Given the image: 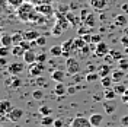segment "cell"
Here are the masks:
<instances>
[{
    "instance_id": "cell-1",
    "label": "cell",
    "mask_w": 128,
    "mask_h": 127,
    "mask_svg": "<svg viewBox=\"0 0 128 127\" xmlns=\"http://www.w3.org/2000/svg\"><path fill=\"white\" fill-rule=\"evenodd\" d=\"M35 10H36V8H35L34 3L25 2L20 8L16 9V16H18V19H19L20 22H31L32 15L35 13Z\"/></svg>"
},
{
    "instance_id": "cell-2",
    "label": "cell",
    "mask_w": 128,
    "mask_h": 127,
    "mask_svg": "<svg viewBox=\"0 0 128 127\" xmlns=\"http://www.w3.org/2000/svg\"><path fill=\"white\" fill-rule=\"evenodd\" d=\"M66 66H67L68 75H76V73L80 72V63H79V60L74 58V57H68L67 61H66Z\"/></svg>"
},
{
    "instance_id": "cell-3",
    "label": "cell",
    "mask_w": 128,
    "mask_h": 127,
    "mask_svg": "<svg viewBox=\"0 0 128 127\" xmlns=\"http://www.w3.org/2000/svg\"><path fill=\"white\" fill-rule=\"evenodd\" d=\"M35 8H36V10H38L40 13L48 16V18L52 16V15H56V10L52 8V3H41V5H36Z\"/></svg>"
},
{
    "instance_id": "cell-4",
    "label": "cell",
    "mask_w": 128,
    "mask_h": 127,
    "mask_svg": "<svg viewBox=\"0 0 128 127\" xmlns=\"http://www.w3.org/2000/svg\"><path fill=\"white\" fill-rule=\"evenodd\" d=\"M45 70V63H40V61H35V63L31 64L29 67V75L34 76V78H38L42 75V72Z\"/></svg>"
},
{
    "instance_id": "cell-5",
    "label": "cell",
    "mask_w": 128,
    "mask_h": 127,
    "mask_svg": "<svg viewBox=\"0 0 128 127\" xmlns=\"http://www.w3.org/2000/svg\"><path fill=\"white\" fill-rule=\"evenodd\" d=\"M24 114H25V111L22 110V108H13L6 117H8L12 123H19V121L22 120V117H24Z\"/></svg>"
},
{
    "instance_id": "cell-6",
    "label": "cell",
    "mask_w": 128,
    "mask_h": 127,
    "mask_svg": "<svg viewBox=\"0 0 128 127\" xmlns=\"http://www.w3.org/2000/svg\"><path fill=\"white\" fill-rule=\"evenodd\" d=\"M72 127H93L90 120L84 118V117H76L72 121Z\"/></svg>"
},
{
    "instance_id": "cell-7",
    "label": "cell",
    "mask_w": 128,
    "mask_h": 127,
    "mask_svg": "<svg viewBox=\"0 0 128 127\" xmlns=\"http://www.w3.org/2000/svg\"><path fill=\"white\" fill-rule=\"evenodd\" d=\"M95 54L98 57H105L106 54H109V47L105 44L104 41L102 42H99V44H96V48H95Z\"/></svg>"
},
{
    "instance_id": "cell-8",
    "label": "cell",
    "mask_w": 128,
    "mask_h": 127,
    "mask_svg": "<svg viewBox=\"0 0 128 127\" xmlns=\"http://www.w3.org/2000/svg\"><path fill=\"white\" fill-rule=\"evenodd\" d=\"M24 69H25L24 63H12L8 67L9 73H10L12 76H18L19 73H22V72H24Z\"/></svg>"
},
{
    "instance_id": "cell-9",
    "label": "cell",
    "mask_w": 128,
    "mask_h": 127,
    "mask_svg": "<svg viewBox=\"0 0 128 127\" xmlns=\"http://www.w3.org/2000/svg\"><path fill=\"white\" fill-rule=\"evenodd\" d=\"M36 56L38 54H35V51L34 50H26L25 51V54H24V61L26 64H32V63H35L36 61Z\"/></svg>"
},
{
    "instance_id": "cell-10",
    "label": "cell",
    "mask_w": 128,
    "mask_h": 127,
    "mask_svg": "<svg viewBox=\"0 0 128 127\" xmlns=\"http://www.w3.org/2000/svg\"><path fill=\"white\" fill-rule=\"evenodd\" d=\"M38 37H40V32L36 29H28V31L24 32V38L28 41H35Z\"/></svg>"
},
{
    "instance_id": "cell-11",
    "label": "cell",
    "mask_w": 128,
    "mask_h": 127,
    "mask_svg": "<svg viewBox=\"0 0 128 127\" xmlns=\"http://www.w3.org/2000/svg\"><path fill=\"white\" fill-rule=\"evenodd\" d=\"M98 73H99V76H100V78L109 76V75L112 73L111 66H109V64H100V66L98 67Z\"/></svg>"
},
{
    "instance_id": "cell-12",
    "label": "cell",
    "mask_w": 128,
    "mask_h": 127,
    "mask_svg": "<svg viewBox=\"0 0 128 127\" xmlns=\"http://www.w3.org/2000/svg\"><path fill=\"white\" fill-rule=\"evenodd\" d=\"M12 110H13V107H12V104L9 102V101H2L0 102V112L3 115H8Z\"/></svg>"
},
{
    "instance_id": "cell-13",
    "label": "cell",
    "mask_w": 128,
    "mask_h": 127,
    "mask_svg": "<svg viewBox=\"0 0 128 127\" xmlns=\"http://www.w3.org/2000/svg\"><path fill=\"white\" fill-rule=\"evenodd\" d=\"M89 120H90V123H92L93 127H99L102 124V121H104V115L102 114H92Z\"/></svg>"
},
{
    "instance_id": "cell-14",
    "label": "cell",
    "mask_w": 128,
    "mask_h": 127,
    "mask_svg": "<svg viewBox=\"0 0 128 127\" xmlns=\"http://www.w3.org/2000/svg\"><path fill=\"white\" fill-rule=\"evenodd\" d=\"M104 108H105V112L106 114H112V112L116 110V104L114 102L112 99H106L104 104Z\"/></svg>"
},
{
    "instance_id": "cell-15",
    "label": "cell",
    "mask_w": 128,
    "mask_h": 127,
    "mask_svg": "<svg viewBox=\"0 0 128 127\" xmlns=\"http://www.w3.org/2000/svg\"><path fill=\"white\" fill-rule=\"evenodd\" d=\"M106 0H90V6L96 10H104L106 8Z\"/></svg>"
},
{
    "instance_id": "cell-16",
    "label": "cell",
    "mask_w": 128,
    "mask_h": 127,
    "mask_svg": "<svg viewBox=\"0 0 128 127\" xmlns=\"http://www.w3.org/2000/svg\"><path fill=\"white\" fill-rule=\"evenodd\" d=\"M51 79L56 80V82H63L64 79H66V73H64L63 70H54L52 73H51Z\"/></svg>"
},
{
    "instance_id": "cell-17",
    "label": "cell",
    "mask_w": 128,
    "mask_h": 127,
    "mask_svg": "<svg viewBox=\"0 0 128 127\" xmlns=\"http://www.w3.org/2000/svg\"><path fill=\"white\" fill-rule=\"evenodd\" d=\"M12 40H13V45H20V42L25 40L24 38V32H13L12 34Z\"/></svg>"
},
{
    "instance_id": "cell-18",
    "label": "cell",
    "mask_w": 128,
    "mask_h": 127,
    "mask_svg": "<svg viewBox=\"0 0 128 127\" xmlns=\"http://www.w3.org/2000/svg\"><path fill=\"white\" fill-rule=\"evenodd\" d=\"M0 42H2V45H6V47H12V45H13V40H12V35H10V34H3V35H2V40H0Z\"/></svg>"
},
{
    "instance_id": "cell-19",
    "label": "cell",
    "mask_w": 128,
    "mask_h": 127,
    "mask_svg": "<svg viewBox=\"0 0 128 127\" xmlns=\"http://www.w3.org/2000/svg\"><path fill=\"white\" fill-rule=\"evenodd\" d=\"M54 92H56L58 96H64V94L67 92V88L63 85V82H57L56 88H54Z\"/></svg>"
},
{
    "instance_id": "cell-20",
    "label": "cell",
    "mask_w": 128,
    "mask_h": 127,
    "mask_svg": "<svg viewBox=\"0 0 128 127\" xmlns=\"http://www.w3.org/2000/svg\"><path fill=\"white\" fill-rule=\"evenodd\" d=\"M88 42L83 40V37H79V38H74V50H82L83 47H86Z\"/></svg>"
},
{
    "instance_id": "cell-21",
    "label": "cell",
    "mask_w": 128,
    "mask_h": 127,
    "mask_svg": "<svg viewBox=\"0 0 128 127\" xmlns=\"http://www.w3.org/2000/svg\"><path fill=\"white\" fill-rule=\"evenodd\" d=\"M12 54L15 57H24L25 50L22 48V45H13L12 47Z\"/></svg>"
},
{
    "instance_id": "cell-22",
    "label": "cell",
    "mask_w": 128,
    "mask_h": 127,
    "mask_svg": "<svg viewBox=\"0 0 128 127\" xmlns=\"http://www.w3.org/2000/svg\"><path fill=\"white\" fill-rule=\"evenodd\" d=\"M124 73H125L124 70L118 69V70H114V72H112L111 76H112V79L115 80V82H121V80H122V78H124Z\"/></svg>"
},
{
    "instance_id": "cell-23",
    "label": "cell",
    "mask_w": 128,
    "mask_h": 127,
    "mask_svg": "<svg viewBox=\"0 0 128 127\" xmlns=\"http://www.w3.org/2000/svg\"><path fill=\"white\" fill-rule=\"evenodd\" d=\"M112 82H114L112 76H105V78H100V83H102V86H104L105 89L112 88Z\"/></svg>"
},
{
    "instance_id": "cell-24",
    "label": "cell",
    "mask_w": 128,
    "mask_h": 127,
    "mask_svg": "<svg viewBox=\"0 0 128 127\" xmlns=\"http://www.w3.org/2000/svg\"><path fill=\"white\" fill-rule=\"evenodd\" d=\"M50 53L54 57L57 56H63V45H54V47L50 48Z\"/></svg>"
},
{
    "instance_id": "cell-25",
    "label": "cell",
    "mask_w": 128,
    "mask_h": 127,
    "mask_svg": "<svg viewBox=\"0 0 128 127\" xmlns=\"http://www.w3.org/2000/svg\"><path fill=\"white\" fill-rule=\"evenodd\" d=\"M114 91L118 94V95H125V92H127V86L125 85H122V83H116L115 86H114Z\"/></svg>"
},
{
    "instance_id": "cell-26",
    "label": "cell",
    "mask_w": 128,
    "mask_h": 127,
    "mask_svg": "<svg viewBox=\"0 0 128 127\" xmlns=\"http://www.w3.org/2000/svg\"><path fill=\"white\" fill-rule=\"evenodd\" d=\"M116 96V92L114 91V88H108V89H105L104 92V98L105 99H114Z\"/></svg>"
},
{
    "instance_id": "cell-27",
    "label": "cell",
    "mask_w": 128,
    "mask_h": 127,
    "mask_svg": "<svg viewBox=\"0 0 128 127\" xmlns=\"http://www.w3.org/2000/svg\"><path fill=\"white\" fill-rule=\"evenodd\" d=\"M118 69H121V70H124V72L128 70V58L122 57L121 60H118Z\"/></svg>"
},
{
    "instance_id": "cell-28",
    "label": "cell",
    "mask_w": 128,
    "mask_h": 127,
    "mask_svg": "<svg viewBox=\"0 0 128 127\" xmlns=\"http://www.w3.org/2000/svg\"><path fill=\"white\" fill-rule=\"evenodd\" d=\"M83 24L86 25L88 28H93V26H95V16L89 13V16L84 19V21H83Z\"/></svg>"
},
{
    "instance_id": "cell-29",
    "label": "cell",
    "mask_w": 128,
    "mask_h": 127,
    "mask_svg": "<svg viewBox=\"0 0 128 127\" xmlns=\"http://www.w3.org/2000/svg\"><path fill=\"white\" fill-rule=\"evenodd\" d=\"M24 3H25V0H8V5L10 6V8H13V9L20 8Z\"/></svg>"
},
{
    "instance_id": "cell-30",
    "label": "cell",
    "mask_w": 128,
    "mask_h": 127,
    "mask_svg": "<svg viewBox=\"0 0 128 127\" xmlns=\"http://www.w3.org/2000/svg\"><path fill=\"white\" fill-rule=\"evenodd\" d=\"M127 16L125 15H120V16H116L115 18V24L116 25H120V26H124V25H127Z\"/></svg>"
},
{
    "instance_id": "cell-31",
    "label": "cell",
    "mask_w": 128,
    "mask_h": 127,
    "mask_svg": "<svg viewBox=\"0 0 128 127\" xmlns=\"http://www.w3.org/2000/svg\"><path fill=\"white\" fill-rule=\"evenodd\" d=\"M54 121H56V120L52 118L51 115H44L41 124H42V126H51V124H54Z\"/></svg>"
},
{
    "instance_id": "cell-32",
    "label": "cell",
    "mask_w": 128,
    "mask_h": 127,
    "mask_svg": "<svg viewBox=\"0 0 128 127\" xmlns=\"http://www.w3.org/2000/svg\"><path fill=\"white\" fill-rule=\"evenodd\" d=\"M32 98H34L35 101H41V99H44V92H42L41 89H35V91L32 92Z\"/></svg>"
},
{
    "instance_id": "cell-33",
    "label": "cell",
    "mask_w": 128,
    "mask_h": 127,
    "mask_svg": "<svg viewBox=\"0 0 128 127\" xmlns=\"http://www.w3.org/2000/svg\"><path fill=\"white\" fill-rule=\"evenodd\" d=\"M63 32H64V29H63V28H61L60 25H57V24H56L54 26H52V31H51V34H52L54 37H60V35H61Z\"/></svg>"
},
{
    "instance_id": "cell-34",
    "label": "cell",
    "mask_w": 128,
    "mask_h": 127,
    "mask_svg": "<svg viewBox=\"0 0 128 127\" xmlns=\"http://www.w3.org/2000/svg\"><path fill=\"white\" fill-rule=\"evenodd\" d=\"M99 78H100V76H99V73H98V72H92V73H88L86 80H88V82H95V80H98Z\"/></svg>"
},
{
    "instance_id": "cell-35",
    "label": "cell",
    "mask_w": 128,
    "mask_h": 127,
    "mask_svg": "<svg viewBox=\"0 0 128 127\" xmlns=\"http://www.w3.org/2000/svg\"><path fill=\"white\" fill-rule=\"evenodd\" d=\"M35 42H36V45H38V47H44V45L47 44V38H45V37H42V35H40V37L35 40Z\"/></svg>"
},
{
    "instance_id": "cell-36",
    "label": "cell",
    "mask_w": 128,
    "mask_h": 127,
    "mask_svg": "<svg viewBox=\"0 0 128 127\" xmlns=\"http://www.w3.org/2000/svg\"><path fill=\"white\" fill-rule=\"evenodd\" d=\"M10 47H6V45H2V48H0V56L2 57H6L8 54H10Z\"/></svg>"
},
{
    "instance_id": "cell-37",
    "label": "cell",
    "mask_w": 128,
    "mask_h": 127,
    "mask_svg": "<svg viewBox=\"0 0 128 127\" xmlns=\"http://www.w3.org/2000/svg\"><path fill=\"white\" fill-rule=\"evenodd\" d=\"M25 2H31V3H34L36 6V5H41V3H54L57 0H25Z\"/></svg>"
},
{
    "instance_id": "cell-38",
    "label": "cell",
    "mask_w": 128,
    "mask_h": 127,
    "mask_svg": "<svg viewBox=\"0 0 128 127\" xmlns=\"http://www.w3.org/2000/svg\"><path fill=\"white\" fill-rule=\"evenodd\" d=\"M83 79H86V76H82V75H79V73L73 75V78H72V80L74 82V83H79V82H82Z\"/></svg>"
},
{
    "instance_id": "cell-39",
    "label": "cell",
    "mask_w": 128,
    "mask_h": 127,
    "mask_svg": "<svg viewBox=\"0 0 128 127\" xmlns=\"http://www.w3.org/2000/svg\"><path fill=\"white\" fill-rule=\"evenodd\" d=\"M40 112H41V115L44 117V115H50V114H51V110H50L48 107H45V105H42L40 108Z\"/></svg>"
},
{
    "instance_id": "cell-40",
    "label": "cell",
    "mask_w": 128,
    "mask_h": 127,
    "mask_svg": "<svg viewBox=\"0 0 128 127\" xmlns=\"http://www.w3.org/2000/svg\"><path fill=\"white\" fill-rule=\"evenodd\" d=\"M92 42L93 44H99V42H102V35H99V34H95V35H92Z\"/></svg>"
},
{
    "instance_id": "cell-41",
    "label": "cell",
    "mask_w": 128,
    "mask_h": 127,
    "mask_svg": "<svg viewBox=\"0 0 128 127\" xmlns=\"http://www.w3.org/2000/svg\"><path fill=\"white\" fill-rule=\"evenodd\" d=\"M57 12H60V13H64V15H67V13H68V6H67V5H60Z\"/></svg>"
},
{
    "instance_id": "cell-42",
    "label": "cell",
    "mask_w": 128,
    "mask_h": 127,
    "mask_svg": "<svg viewBox=\"0 0 128 127\" xmlns=\"http://www.w3.org/2000/svg\"><path fill=\"white\" fill-rule=\"evenodd\" d=\"M36 61H40V63H45L47 61V54L45 53H41L36 56Z\"/></svg>"
},
{
    "instance_id": "cell-43",
    "label": "cell",
    "mask_w": 128,
    "mask_h": 127,
    "mask_svg": "<svg viewBox=\"0 0 128 127\" xmlns=\"http://www.w3.org/2000/svg\"><path fill=\"white\" fill-rule=\"evenodd\" d=\"M109 53L112 54V57H114L115 60H121V58L124 57V54H122V53H120V51H109Z\"/></svg>"
},
{
    "instance_id": "cell-44",
    "label": "cell",
    "mask_w": 128,
    "mask_h": 127,
    "mask_svg": "<svg viewBox=\"0 0 128 127\" xmlns=\"http://www.w3.org/2000/svg\"><path fill=\"white\" fill-rule=\"evenodd\" d=\"M67 19L70 21V24H72L73 26L76 25V18H74V15H73V13H70V12H68V13H67Z\"/></svg>"
},
{
    "instance_id": "cell-45",
    "label": "cell",
    "mask_w": 128,
    "mask_h": 127,
    "mask_svg": "<svg viewBox=\"0 0 128 127\" xmlns=\"http://www.w3.org/2000/svg\"><path fill=\"white\" fill-rule=\"evenodd\" d=\"M121 44H122L124 47H128V35H125V37L121 38Z\"/></svg>"
},
{
    "instance_id": "cell-46",
    "label": "cell",
    "mask_w": 128,
    "mask_h": 127,
    "mask_svg": "<svg viewBox=\"0 0 128 127\" xmlns=\"http://www.w3.org/2000/svg\"><path fill=\"white\" fill-rule=\"evenodd\" d=\"M76 91H77V86H70V88H67V94H70V95H73Z\"/></svg>"
},
{
    "instance_id": "cell-47",
    "label": "cell",
    "mask_w": 128,
    "mask_h": 127,
    "mask_svg": "<svg viewBox=\"0 0 128 127\" xmlns=\"http://www.w3.org/2000/svg\"><path fill=\"white\" fill-rule=\"evenodd\" d=\"M88 16H89V12L86 10V9H83V10H82V18H80V19H82V21H84Z\"/></svg>"
},
{
    "instance_id": "cell-48",
    "label": "cell",
    "mask_w": 128,
    "mask_h": 127,
    "mask_svg": "<svg viewBox=\"0 0 128 127\" xmlns=\"http://www.w3.org/2000/svg\"><path fill=\"white\" fill-rule=\"evenodd\" d=\"M36 83L42 86V85H45V79H44V78H41V76H38V78H36Z\"/></svg>"
},
{
    "instance_id": "cell-49",
    "label": "cell",
    "mask_w": 128,
    "mask_h": 127,
    "mask_svg": "<svg viewBox=\"0 0 128 127\" xmlns=\"http://www.w3.org/2000/svg\"><path fill=\"white\" fill-rule=\"evenodd\" d=\"M52 126H54V127H63V120H60V118H58V120H56Z\"/></svg>"
},
{
    "instance_id": "cell-50",
    "label": "cell",
    "mask_w": 128,
    "mask_h": 127,
    "mask_svg": "<svg viewBox=\"0 0 128 127\" xmlns=\"http://www.w3.org/2000/svg\"><path fill=\"white\" fill-rule=\"evenodd\" d=\"M18 86H20V80L16 78V79L12 82V88H18Z\"/></svg>"
},
{
    "instance_id": "cell-51",
    "label": "cell",
    "mask_w": 128,
    "mask_h": 127,
    "mask_svg": "<svg viewBox=\"0 0 128 127\" xmlns=\"http://www.w3.org/2000/svg\"><path fill=\"white\" fill-rule=\"evenodd\" d=\"M77 32H79V35H84V34H89L90 31H89V29H86V28H80Z\"/></svg>"
},
{
    "instance_id": "cell-52",
    "label": "cell",
    "mask_w": 128,
    "mask_h": 127,
    "mask_svg": "<svg viewBox=\"0 0 128 127\" xmlns=\"http://www.w3.org/2000/svg\"><path fill=\"white\" fill-rule=\"evenodd\" d=\"M121 123H122V126H128V115H124L121 118Z\"/></svg>"
},
{
    "instance_id": "cell-53",
    "label": "cell",
    "mask_w": 128,
    "mask_h": 127,
    "mask_svg": "<svg viewBox=\"0 0 128 127\" xmlns=\"http://www.w3.org/2000/svg\"><path fill=\"white\" fill-rule=\"evenodd\" d=\"M88 72L89 73H92V72H98L96 70V67H95V64H89L88 66Z\"/></svg>"
},
{
    "instance_id": "cell-54",
    "label": "cell",
    "mask_w": 128,
    "mask_h": 127,
    "mask_svg": "<svg viewBox=\"0 0 128 127\" xmlns=\"http://www.w3.org/2000/svg\"><path fill=\"white\" fill-rule=\"evenodd\" d=\"M0 64H2V66H6V64H8V60H6V57H2V58H0Z\"/></svg>"
},
{
    "instance_id": "cell-55",
    "label": "cell",
    "mask_w": 128,
    "mask_h": 127,
    "mask_svg": "<svg viewBox=\"0 0 128 127\" xmlns=\"http://www.w3.org/2000/svg\"><path fill=\"white\" fill-rule=\"evenodd\" d=\"M70 54H72V51H63V57H66V58H68V57H72Z\"/></svg>"
},
{
    "instance_id": "cell-56",
    "label": "cell",
    "mask_w": 128,
    "mask_h": 127,
    "mask_svg": "<svg viewBox=\"0 0 128 127\" xmlns=\"http://www.w3.org/2000/svg\"><path fill=\"white\" fill-rule=\"evenodd\" d=\"M122 102L128 104V95H122Z\"/></svg>"
},
{
    "instance_id": "cell-57",
    "label": "cell",
    "mask_w": 128,
    "mask_h": 127,
    "mask_svg": "<svg viewBox=\"0 0 128 127\" xmlns=\"http://www.w3.org/2000/svg\"><path fill=\"white\" fill-rule=\"evenodd\" d=\"M100 98H102V96H100V95H98V94H96V95L93 96V99H95V101H99V99H100Z\"/></svg>"
},
{
    "instance_id": "cell-58",
    "label": "cell",
    "mask_w": 128,
    "mask_h": 127,
    "mask_svg": "<svg viewBox=\"0 0 128 127\" xmlns=\"http://www.w3.org/2000/svg\"><path fill=\"white\" fill-rule=\"evenodd\" d=\"M125 53H127V54H128V47H125Z\"/></svg>"
},
{
    "instance_id": "cell-59",
    "label": "cell",
    "mask_w": 128,
    "mask_h": 127,
    "mask_svg": "<svg viewBox=\"0 0 128 127\" xmlns=\"http://www.w3.org/2000/svg\"><path fill=\"white\" fill-rule=\"evenodd\" d=\"M125 95H128V88H127V92H125Z\"/></svg>"
}]
</instances>
